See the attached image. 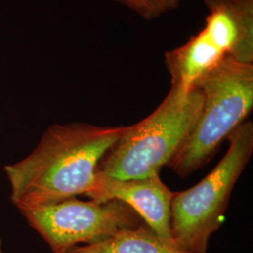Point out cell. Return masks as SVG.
Wrapping results in <instances>:
<instances>
[{
	"label": "cell",
	"instance_id": "ba28073f",
	"mask_svg": "<svg viewBox=\"0 0 253 253\" xmlns=\"http://www.w3.org/2000/svg\"><path fill=\"white\" fill-rule=\"evenodd\" d=\"M226 56L202 29L185 44L165 53L172 87L190 91Z\"/></svg>",
	"mask_w": 253,
	"mask_h": 253
},
{
	"label": "cell",
	"instance_id": "3957f363",
	"mask_svg": "<svg viewBox=\"0 0 253 253\" xmlns=\"http://www.w3.org/2000/svg\"><path fill=\"white\" fill-rule=\"evenodd\" d=\"M202 94L199 118L169 167L186 177L208 164L218 146L246 121L253 107V64L224 57L195 84Z\"/></svg>",
	"mask_w": 253,
	"mask_h": 253
},
{
	"label": "cell",
	"instance_id": "9c48e42d",
	"mask_svg": "<svg viewBox=\"0 0 253 253\" xmlns=\"http://www.w3.org/2000/svg\"><path fill=\"white\" fill-rule=\"evenodd\" d=\"M67 253H190L143 224L119 231L105 240L75 246Z\"/></svg>",
	"mask_w": 253,
	"mask_h": 253
},
{
	"label": "cell",
	"instance_id": "8992f818",
	"mask_svg": "<svg viewBox=\"0 0 253 253\" xmlns=\"http://www.w3.org/2000/svg\"><path fill=\"white\" fill-rule=\"evenodd\" d=\"M173 193L162 181L160 174L145 178L118 179L97 170L94 183L85 195L97 202L117 200L125 204L157 235L172 241L171 203Z\"/></svg>",
	"mask_w": 253,
	"mask_h": 253
},
{
	"label": "cell",
	"instance_id": "7a4b0ae2",
	"mask_svg": "<svg viewBox=\"0 0 253 253\" xmlns=\"http://www.w3.org/2000/svg\"><path fill=\"white\" fill-rule=\"evenodd\" d=\"M202 94L171 87L151 115L132 126L101 159L98 171L118 179L145 178L160 174L190 135L199 118Z\"/></svg>",
	"mask_w": 253,
	"mask_h": 253
},
{
	"label": "cell",
	"instance_id": "8fae6325",
	"mask_svg": "<svg viewBox=\"0 0 253 253\" xmlns=\"http://www.w3.org/2000/svg\"><path fill=\"white\" fill-rule=\"evenodd\" d=\"M0 253H3V248H2V240H1V238H0Z\"/></svg>",
	"mask_w": 253,
	"mask_h": 253
},
{
	"label": "cell",
	"instance_id": "5b68a950",
	"mask_svg": "<svg viewBox=\"0 0 253 253\" xmlns=\"http://www.w3.org/2000/svg\"><path fill=\"white\" fill-rule=\"evenodd\" d=\"M19 211L52 253H67L75 246L100 242L121 230L145 224L135 211L117 200L85 202L71 197Z\"/></svg>",
	"mask_w": 253,
	"mask_h": 253
},
{
	"label": "cell",
	"instance_id": "30bf717a",
	"mask_svg": "<svg viewBox=\"0 0 253 253\" xmlns=\"http://www.w3.org/2000/svg\"><path fill=\"white\" fill-rule=\"evenodd\" d=\"M141 18L152 21L177 9L181 0H114Z\"/></svg>",
	"mask_w": 253,
	"mask_h": 253
},
{
	"label": "cell",
	"instance_id": "6da1fadb",
	"mask_svg": "<svg viewBox=\"0 0 253 253\" xmlns=\"http://www.w3.org/2000/svg\"><path fill=\"white\" fill-rule=\"evenodd\" d=\"M125 128L82 122L50 126L31 153L4 167L13 205L21 209L86 194Z\"/></svg>",
	"mask_w": 253,
	"mask_h": 253
},
{
	"label": "cell",
	"instance_id": "52a82bcc",
	"mask_svg": "<svg viewBox=\"0 0 253 253\" xmlns=\"http://www.w3.org/2000/svg\"><path fill=\"white\" fill-rule=\"evenodd\" d=\"M209 14L203 30L227 55L253 64V0H204Z\"/></svg>",
	"mask_w": 253,
	"mask_h": 253
},
{
	"label": "cell",
	"instance_id": "277c9868",
	"mask_svg": "<svg viewBox=\"0 0 253 253\" xmlns=\"http://www.w3.org/2000/svg\"><path fill=\"white\" fill-rule=\"evenodd\" d=\"M230 146L198 184L174 192L171 203L172 240L190 253H208L211 236L221 226L235 184L253 152V124L246 120L227 138Z\"/></svg>",
	"mask_w": 253,
	"mask_h": 253
}]
</instances>
